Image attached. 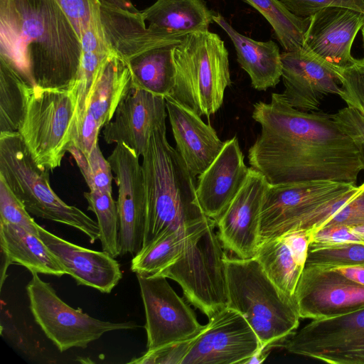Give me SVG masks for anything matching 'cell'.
Segmentation results:
<instances>
[{
	"label": "cell",
	"mask_w": 364,
	"mask_h": 364,
	"mask_svg": "<svg viewBox=\"0 0 364 364\" xmlns=\"http://www.w3.org/2000/svg\"><path fill=\"white\" fill-rule=\"evenodd\" d=\"M261 132L248 151L250 168L270 185L315 180L355 184L363 165L351 137L332 114L291 107L282 93L254 104Z\"/></svg>",
	"instance_id": "cell-1"
},
{
	"label": "cell",
	"mask_w": 364,
	"mask_h": 364,
	"mask_svg": "<svg viewBox=\"0 0 364 364\" xmlns=\"http://www.w3.org/2000/svg\"><path fill=\"white\" fill-rule=\"evenodd\" d=\"M0 56L33 85L70 90L82 42L56 0H0Z\"/></svg>",
	"instance_id": "cell-2"
},
{
	"label": "cell",
	"mask_w": 364,
	"mask_h": 364,
	"mask_svg": "<svg viewBox=\"0 0 364 364\" xmlns=\"http://www.w3.org/2000/svg\"><path fill=\"white\" fill-rule=\"evenodd\" d=\"M142 157L146 197L144 247L166 230L188 228L208 216L198 203L194 178L167 140L166 122L151 132Z\"/></svg>",
	"instance_id": "cell-3"
},
{
	"label": "cell",
	"mask_w": 364,
	"mask_h": 364,
	"mask_svg": "<svg viewBox=\"0 0 364 364\" xmlns=\"http://www.w3.org/2000/svg\"><path fill=\"white\" fill-rule=\"evenodd\" d=\"M229 307L238 311L269 349L290 337L299 325L295 300L269 278L255 257H227Z\"/></svg>",
	"instance_id": "cell-4"
},
{
	"label": "cell",
	"mask_w": 364,
	"mask_h": 364,
	"mask_svg": "<svg viewBox=\"0 0 364 364\" xmlns=\"http://www.w3.org/2000/svg\"><path fill=\"white\" fill-rule=\"evenodd\" d=\"M173 60L175 84L168 96L209 118L220 108L231 85L224 41L209 30L188 33L174 46Z\"/></svg>",
	"instance_id": "cell-5"
},
{
	"label": "cell",
	"mask_w": 364,
	"mask_h": 364,
	"mask_svg": "<svg viewBox=\"0 0 364 364\" xmlns=\"http://www.w3.org/2000/svg\"><path fill=\"white\" fill-rule=\"evenodd\" d=\"M215 227L209 217L191 226L178 257L154 274L176 281L187 300L208 318L228 306V256Z\"/></svg>",
	"instance_id": "cell-6"
},
{
	"label": "cell",
	"mask_w": 364,
	"mask_h": 364,
	"mask_svg": "<svg viewBox=\"0 0 364 364\" xmlns=\"http://www.w3.org/2000/svg\"><path fill=\"white\" fill-rule=\"evenodd\" d=\"M49 172L36 164L19 132L0 133V178L28 213L76 228L94 243L100 239L97 222L59 198Z\"/></svg>",
	"instance_id": "cell-7"
},
{
	"label": "cell",
	"mask_w": 364,
	"mask_h": 364,
	"mask_svg": "<svg viewBox=\"0 0 364 364\" xmlns=\"http://www.w3.org/2000/svg\"><path fill=\"white\" fill-rule=\"evenodd\" d=\"M75 117L71 90L33 85L18 132L38 166L50 171L60 166L73 141Z\"/></svg>",
	"instance_id": "cell-8"
},
{
	"label": "cell",
	"mask_w": 364,
	"mask_h": 364,
	"mask_svg": "<svg viewBox=\"0 0 364 364\" xmlns=\"http://www.w3.org/2000/svg\"><path fill=\"white\" fill-rule=\"evenodd\" d=\"M26 286L31 314L46 336L60 352L86 348L104 333L138 327L133 321L112 323L90 316L81 309H74L57 295L52 286L36 272Z\"/></svg>",
	"instance_id": "cell-9"
},
{
	"label": "cell",
	"mask_w": 364,
	"mask_h": 364,
	"mask_svg": "<svg viewBox=\"0 0 364 364\" xmlns=\"http://www.w3.org/2000/svg\"><path fill=\"white\" fill-rule=\"evenodd\" d=\"M291 353L331 364H364V307L312 320L286 340Z\"/></svg>",
	"instance_id": "cell-10"
},
{
	"label": "cell",
	"mask_w": 364,
	"mask_h": 364,
	"mask_svg": "<svg viewBox=\"0 0 364 364\" xmlns=\"http://www.w3.org/2000/svg\"><path fill=\"white\" fill-rule=\"evenodd\" d=\"M355 186L330 180L269 184L261 210L260 242L298 230L310 213Z\"/></svg>",
	"instance_id": "cell-11"
},
{
	"label": "cell",
	"mask_w": 364,
	"mask_h": 364,
	"mask_svg": "<svg viewBox=\"0 0 364 364\" xmlns=\"http://www.w3.org/2000/svg\"><path fill=\"white\" fill-rule=\"evenodd\" d=\"M144 304L147 350L188 340L203 328L166 277L136 274Z\"/></svg>",
	"instance_id": "cell-12"
},
{
	"label": "cell",
	"mask_w": 364,
	"mask_h": 364,
	"mask_svg": "<svg viewBox=\"0 0 364 364\" xmlns=\"http://www.w3.org/2000/svg\"><path fill=\"white\" fill-rule=\"evenodd\" d=\"M139 156L119 143L107 158L118 188L119 256L135 255L143 248L146 221V197Z\"/></svg>",
	"instance_id": "cell-13"
},
{
	"label": "cell",
	"mask_w": 364,
	"mask_h": 364,
	"mask_svg": "<svg viewBox=\"0 0 364 364\" xmlns=\"http://www.w3.org/2000/svg\"><path fill=\"white\" fill-rule=\"evenodd\" d=\"M261 348L245 318L227 306L209 318L181 364H242Z\"/></svg>",
	"instance_id": "cell-14"
},
{
	"label": "cell",
	"mask_w": 364,
	"mask_h": 364,
	"mask_svg": "<svg viewBox=\"0 0 364 364\" xmlns=\"http://www.w3.org/2000/svg\"><path fill=\"white\" fill-rule=\"evenodd\" d=\"M294 299L300 318H327L363 308L364 287L334 269L306 264Z\"/></svg>",
	"instance_id": "cell-15"
},
{
	"label": "cell",
	"mask_w": 364,
	"mask_h": 364,
	"mask_svg": "<svg viewBox=\"0 0 364 364\" xmlns=\"http://www.w3.org/2000/svg\"><path fill=\"white\" fill-rule=\"evenodd\" d=\"M269 183L250 168L244 186L223 214L215 221L225 250L236 257H254L260 244L261 210Z\"/></svg>",
	"instance_id": "cell-16"
},
{
	"label": "cell",
	"mask_w": 364,
	"mask_h": 364,
	"mask_svg": "<svg viewBox=\"0 0 364 364\" xmlns=\"http://www.w3.org/2000/svg\"><path fill=\"white\" fill-rule=\"evenodd\" d=\"M132 81L127 62L114 51L99 69L89 93L82 120L73 141L89 156L102 128L115 110Z\"/></svg>",
	"instance_id": "cell-17"
},
{
	"label": "cell",
	"mask_w": 364,
	"mask_h": 364,
	"mask_svg": "<svg viewBox=\"0 0 364 364\" xmlns=\"http://www.w3.org/2000/svg\"><path fill=\"white\" fill-rule=\"evenodd\" d=\"M165 97L132 83L122 97L112 119L102 130L108 144L122 143L139 156L146 151L153 129L166 122Z\"/></svg>",
	"instance_id": "cell-18"
},
{
	"label": "cell",
	"mask_w": 364,
	"mask_h": 364,
	"mask_svg": "<svg viewBox=\"0 0 364 364\" xmlns=\"http://www.w3.org/2000/svg\"><path fill=\"white\" fill-rule=\"evenodd\" d=\"M281 57L284 85L282 95L291 107L312 112L318 109L324 96L340 95L335 69L305 48L284 50Z\"/></svg>",
	"instance_id": "cell-19"
},
{
	"label": "cell",
	"mask_w": 364,
	"mask_h": 364,
	"mask_svg": "<svg viewBox=\"0 0 364 364\" xmlns=\"http://www.w3.org/2000/svg\"><path fill=\"white\" fill-rule=\"evenodd\" d=\"M364 23V13L344 7L323 9L310 16L305 48L331 68H343L354 62L353 43Z\"/></svg>",
	"instance_id": "cell-20"
},
{
	"label": "cell",
	"mask_w": 364,
	"mask_h": 364,
	"mask_svg": "<svg viewBox=\"0 0 364 364\" xmlns=\"http://www.w3.org/2000/svg\"><path fill=\"white\" fill-rule=\"evenodd\" d=\"M237 136L225 141L212 164L198 176L196 192L205 213L216 221L244 186L250 173Z\"/></svg>",
	"instance_id": "cell-21"
},
{
	"label": "cell",
	"mask_w": 364,
	"mask_h": 364,
	"mask_svg": "<svg viewBox=\"0 0 364 364\" xmlns=\"http://www.w3.org/2000/svg\"><path fill=\"white\" fill-rule=\"evenodd\" d=\"M39 236L79 285L110 293L122 277L120 264L108 252L80 247L38 225Z\"/></svg>",
	"instance_id": "cell-22"
},
{
	"label": "cell",
	"mask_w": 364,
	"mask_h": 364,
	"mask_svg": "<svg viewBox=\"0 0 364 364\" xmlns=\"http://www.w3.org/2000/svg\"><path fill=\"white\" fill-rule=\"evenodd\" d=\"M164 97L176 150L192 176H198L218 156L225 141L219 139L214 128L200 116L170 96Z\"/></svg>",
	"instance_id": "cell-23"
},
{
	"label": "cell",
	"mask_w": 364,
	"mask_h": 364,
	"mask_svg": "<svg viewBox=\"0 0 364 364\" xmlns=\"http://www.w3.org/2000/svg\"><path fill=\"white\" fill-rule=\"evenodd\" d=\"M100 1L106 40L112 50L126 61L148 50L176 44L185 36L146 27L139 11H129Z\"/></svg>",
	"instance_id": "cell-24"
},
{
	"label": "cell",
	"mask_w": 364,
	"mask_h": 364,
	"mask_svg": "<svg viewBox=\"0 0 364 364\" xmlns=\"http://www.w3.org/2000/svg\"><path fill=\"white\" fill-rule=\"evenodd\" d=\"M313 235L310 230L299 229L262 240L254 257L273 283L293 299Z\"/></svg>",
	"instance_id": "cell-25"
},
{
	"label": "cell",
	"mask_w": 364,
	"mask_h": 364,
	"mask_svg": "<svg viewBox=\"0 0 364 364\" xmlns=\"http://www.w3.org/2000/svg\"><path fill=\"white\" fill-rule=\"evenodd\" d=\"M213 21L231 39L240 67L248 74L255 90L275 87L282 73L281 53L273 41H258L236 31L220 14H214Z\"/></svg>",
	"instance_id": "cell-26"
},
{
	"label": "cell",
	"mask_w": 364,
	"mask_h": 364,
	"mask_svg": "<svg viewBox=\"0 0 364 364\" xmlns=\"http://www.w3.org/2000/svg\"><path fill=\"white\" fill-rule=\"evenodd\" d=\"M90 18L82 36V58L77 79L70 90L76 101V117L73 134L80 124L87 100L97 73L113 52L105 36L100 12V0H89Z\"/></svg>",
	"instance_id": "cell-27"
},
{
	"label": "cell",
	"mask_w": 364,
	"mask_h": 364,
	"mask_svg": "<svg viewBox=\"0 0 364 364\" xmlns=\"http://www.w3.org/2000/svg\"><path fill=\"white\" fill-rule=\"evenodd\" d=\"M0 245L3 257L10 264H18L31 272L53 275L66 271L39 235L18 225L0 222Z\"/></svg>",
	"instance_id": "cell-28"
},
{
	"label": "cell",
	"mask_w": 364,
	"mask_h": 364,
	"mask_svg": "<svg viewBox=\"0 0 364 364\" xmlns=\"http://www.w3.org/2000/svg\"><path fill=\"white\" fill-rule=\"evenodd\" d=\"M141 12L149 27L183 36L208 30L214 14L203 0H156Z\"/></svg>",
	"instance_id": "cell-29"
},
{
	"label": "cell",
	"mask_w": 364,
	"mask_h": 364,
	"mask_svg": "<svg viewBox=\"0 0 364 364\" xmlns=\"http://www.w3.org/2000/svg\"><path fill=\"white\" fill-rule=\"evenodd\" d=\"M175 45L152 48L127 60L132 83L156 95H169L175 84Z\"/></svg>",
	"instance_id": "cell-30"
},
{
	"label": "cell",
	"mask_w": 364,
	"mask_h": 364,
	"mask_svg": "<svg viewBox=\"0 0 364 364\" xmlns=\"http://www.w3.org/2000/svg\"><path fill=\"white\" fill-rule=\"evenodd\" d=\"M33 85L0 56V133L18 132Z\"/></svg>",
	"instance_id": "cell-31"
},
{
	"label": "cell",
	"mask_w": 364,
	"mask_h": 364,
	"mask_svg": "<svg viewBox=\"0 0 364 364\" xmlns=\"http://www.w3.org/2000/svg\"><path fill=\"white\" fill-rule=\"evenodd\" d=\"M244 1L267 19L285 51L302 48L310 17L296 16L279 0Z\"/></svg>",
	"instance_id": "cell-32"
},
{
	"label": "cell",
	"mask_w": 364,
	"mask_h": 364,
	"mask_svg": "<svg viewBox=\"0 0 364 364\" xmlns=\"http://www.w3.org/2000/svg\"><path fill=\"white\" fill-rule=\"evenodd\" d=\"M189 228L161 233L134 256L131 270L149 276L156 274L170 265L181 253Z\"/></svg>",
	"instance_id": "cell-33"
},
{
	"label": "cell",
	"mask_w": 364,
	"mask_h": 364,
	"mask_svg": "<svg viewBox=\"0 0 364 364\" xmlns=\"http://www.w3.org/2000/svg\"><path fill=\"white\" fill-rule=\"evenodd\" d=\"M89 210L97 217L100 229V240L102 250L113 257L119 256V215L115 201L112 193L99 191L85 192Z\"/></svg>",
	"instance_id": "cell-34"
},
{
	"label": "cell",
	"mask_w": 364,
	"mask_h": 364,
	"mask_svg": "<svg viewBox=\"0 0 364 364\" xmlns=\"http://www.w3.org/2000/svg\"><path fill=\"white\" fill-rule=\"evenodd\" d=\"M306 264L332 269L364 264V245L358 244L336 247H309Z\"/></svg>",
	"instance_id": "cell-35"
},
{
	"label": "cell",
	"mask_w": 364,
	"mask_h": 364,
	"mask_svg": "<svg viewBox=\"0 0 364 364\" xmlns=\"http://www.w3.org/2000/svg\"><path fill=\"white\" fill-rule=\"evenodd\" d=\"M335 70L341 84L340 97L364 117V58Z\"/></svg>",
	"instance_id": "cell-36"
},
{
	"label": "cell",
	"mask_w": 364,
	"mask_h": 364,
	"mask_svg": "<svg viewBox=\"0 0 364 364\" xmlns=\"http://www.w3.org/2000/svg\"><path fill=\"white\" fill-rule=\"evenodd\" d=\"M0 222L18 225L39 235L38 224L31 217L24 205L1 178H0Z\"/></svg>",
	"instance_id": "cell-37"
},
{
	"label": "cell",
	"mask_w": 364,
	"mask_h": 364,
	"mask_svg": "<svg viewBox=\"0 0 364 364\" xmlns=\"http://www.w3.org/2000/svg\"><path fill=\"white\" fill-rule=\"evenodd\" d=\"M195 337L183 341L171 343L153 350H147L144 355L133 358L128 363L181 364L191 348Z\"/></svg>",
	"instance_id": "cell-38"
},
{
	"label": "cell",
	"mask_w": 364,
	"mask_h": 364,
	"mask_svg": "<svg viewBox=\"0 0 364 364\" xmlns=\"http://www.w3.org/2000/svg\"><path fill=\"white\" fill-rule=\"evenodd\" d=\"M291 13L310 17L320 10L332 6L344 7L364 13V0H279Z\"/></svg>",
	"instance_id": "cell-39"
},
{
	"label": "cell",
	"mask_w": 364,
	"mask_h": 364,
	"mask_svg": "<svg viewBox=\"0 0 364 364\" xmlns=\"http://www.w3.org/2000/svg\"><path fill=\"white\" fill-rule=\"evenodd\" d=\"M352 244L360 245V242L351 226L331 225L315 232L309 246L328 247Z\"/></svg>",
	"instance_id": "cell-40"
},
{
	"label": "cell",
	"mask_w": 364,
	"mask_h": 364,
	"mask_svg": "<svg viewBox=\"0 0 364 364\" xmlns=\"http://www.w3.org/2000/svg\"><path fill=\"white\" fill-rule=\"evenodd\" d=\"M360 187L356 195L331 217L322 228L331 225L354 227L364 225V183Z\"/></svg>",
	"instance_id": "cell-41"
},
{
	"label": "cell",
	"mask_w": 364,
	"mask_h": 364,
	"mask_svg": "<svg viewBox=\"0 0 364 364\" xmlns=\"http://www.w3.org/2000/svg\"><path fill=\"white\" fill-rule=\"evenodd\" d=\"M332 116L355 142L359 151L364 169V117L350 107L339 109Z\"/></svg>",
	"instance_id": "cell-42"
},
{
	"label": "cell",
	"mask_w": 364,
	"mask_h": 364,
	"mask_svg": "<svg viewBox=\"0 0 364 364\" xmlns=\"http://www.w3.org/2000/svg\"><path fill=\"white\" fill-rule=\"evenodd\" d=\"M88 159L93 182V188L91 191L112 193V169L108 160L103 156L98 141L92 148Z\"/></svg>",
	"instance_id": "cell-43"
},
{
	"label": "cell",
	"mask_w": 364,
	"mask_h": 364,
	"mask_svg": "<svg viewBox=\"0 0 364 364\" xmlns=\"http://www.w3.org/2000/svg\"><path fill=\"white\" fill-rule=\"evenodd\" d=\"M72 22L80 39L90 18L89 0H56Z\"/></svg>",
	"instance_id": "cell-44"
},
{
	"label": "cell",
	"mask_w": 364,
	"mask_h": 364,
	"mask_svg": "<svg viewBox=\"0 0 364 364\" xmlns=\"http://www.w3.org/2000/svg\"><path fill=\"white\" fill-rule=\"evenodd\" d=\"M68 152L73 156L76 161V164L79 167L87 186L89 187L90 191L92 190L93 182L88 156L73 141H72L69 145Z\"/></svg>",
	"instance_id": "cell-45"
},
{
	"label": "cell",
	"mask_w": 364,
	"mask_h": 364,
	"mask_svg": "<svg viewBox=\"0 0 364 364\" xmlns=\"http://www.w3.org/2000/svg\"><path fill=\"white\" fill-rule=\"evenodd\" d=\"M332 269L364 287V264L344 265Z\"/></svg>",
	"instance_id": "cell-46"
},
{
	"label": "cell",
	"mask_w": 364,
	"mask_h": 364,
	"mask_svg": "<svg viewBox=\"0 0 364 364\" xmlns=\"http://www.w3.org/2000/svg\"><path fill=\"white\" fill-rule=\"evenodd\" d=\"M268 351L269 349L261 348L248 358L245 360L242 364L261 363L266 359V357L268 355Z\"/></svg>",
	"instance_id": "cell-47"
},
{
	"label": "cell",
	"mask_w": 364,
	"mask_h": 364,
	"mask_svg": "<svg viewBox=\"0 0 364 364\" xmlns=\"http://www.w3.org/2000/svg\"><path fill=\"white\" fill-rule=\"evenodd\" d=\"M108 4L129 11H138L133 4L128 0H100Z\"/></svg>",
	"instance_id": "cell-48"
},
{
	"label": "cell",
	"mask_w": 364,
	"mask_h": 364,
	"mask_svg": "<svg viewBox=\"0 0 364 364\" xmlns=\"http://www.w3.org/2000/svg\"><path fill=\"white\" fill-rule=\"evenodd\" d=\"M352 229L359 239L360 245H364V225L352 227Z\"/></svg>",
	"instance_id": "cell-49"
},
{
	"label": "cell",
	"mask_w": 364,
	"mask_h": 364,
	"mask_svg": "<svg viewBox=\"0 0 364 364\" xmlns=\"http://www.w3.org/2000/svg\"><path fill=\"white\" fill-rule=\"evenodd\" d=\"M361 32H362V36H363V46H364V23H363V26L361 28Z\"/></svg>",
	"instance_id": "cell-50"
}]
</instances>
